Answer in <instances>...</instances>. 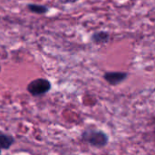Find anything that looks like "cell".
Segmentation results:
<instances>
[{
  "label": "cell",
  "mask_w": 155,
  "mask_h": 155,
  "mask_svg": "<svg viewBox=\"0 0 155 155\" xmlns=\"http://www.w3.org/2000/svg\"><path fill=\"white\" fill-rule=\"evenodd\" d=\"M28 9L35 14H39V15H45L48 12V7H46L45 5H35V4H30L27 5Z\"/></svg>",
  "instance_id": "6"
},
{
  "label": "cell",
  "mask_w": 155,
  "mask_h": 155,
  "mask_svg": "<svg viewBox=\"0 0 155 155\" xmlns=\"http://www.w3.org/2000/svg\"><path fill=\"white\" fill-rule=\"evenodd\" d=\"M82 139L84 142L96 148L104 147L109 141V138L105 133L94 129L85 130L82 134Z\"/></svg>",
  "instance_id": "1"
},
{
  "label": "cell",
  "mask_w": 155,
  "mask_h": 155,
  "mask_svg": "<svg viewBox=\"0 0 155 155\" xmlns=\"http://www.w3.org/2000/svg\"><path fill=\"white\" fill-rule=\"evenodd\" d=\"M154 132H155V129H154Z\"/></svg>",
  "instance_id": "8"
},
{
  "label": "cell",
  "mask_w": 155,
  "mask_h": 155,
  "mask_svg": "<svg viewBox=\"0 0 155 155\" xmlns=\"http://www.w3.org/2000/svg\"><path fill=\"white\" fill-rule=\"evenodd\" d=\"M0 154H1V150H0Z\"/></svg>",
  "instance_id": "7"
},
{
  "label": "cell",
  "mask_w": 155,
  "mask_h": 155,
  "mask_svg": "<svg viewBox=\"0 0 155 155\" xmlns=\"http://www.w3.org/2000/svg\"><path fill=\"white\" fill-rule=\"evenodd\" d=\"M15 143V139L10 135L0 134V150H7Z\"/></svg>",
  "instance_id": "5"
},
{
  "label": "cell",
  "mask_w": 155,
  "mask_h": 155,
  "mask_svg": "<svg viewBox=\"0 0 155 155\" xmlns=\"http://www.w3.org/2000/svg\"><path fill=\"white\" fill-rule=\"evenodd\" d=\"M127 73L124 72H108L104 74V80L112 85H117L123 83L127 78Z\"/></svg>",
  "instance_id": "3"
},
{
  "label": "cell",
  "mask_w": 155,
  "mask_h": 155,
  "mask_svg": "<svg viewBox=\"0 0 155 155\" xmlns=\"http://www.w3.org/2000/svg\"><path fill=\"white\" fill-rule=\"evenodd\" d=\"M51 89V83L44 78H38L30 82L27 86L26 90L34 96H39L48 93Z\"/></svg>",
  "instance_id": "2"
},
{
  "label": "cell",
  "mask_w": 155,
  "mask_h": 155,
  "mask_svg": "<svg viewBox=\"0 0 155 155\" xmlns=\"http://www.w3.org/2000/svg\"><path fill=\"white\" fill-rule=\"evenodd\" d=\"M110 40V35L107 32L100 31V32H95L92 35V41L94 44L100 45V44H106Z\"/></svg>",
  "instance_id": "4"
}]
</instances>
